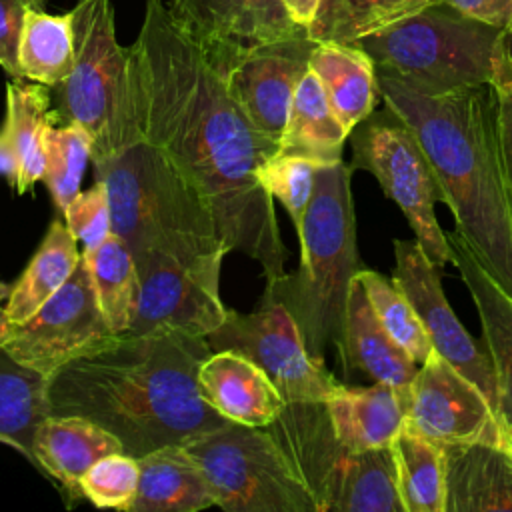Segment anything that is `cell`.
I'll return each instance as SVG.
<instances>
[{"instance_id":"f35d334b","label":"cell","mask_w":512,"mask_h":512,"mask_svg":"<svg viewBox=\"0 0 512 512\" xmlns=\"http://www.w3.org/2000/svg\"><path fill=\"white\" fill-rule=\"evenodd\" d=\"M492 104L500 162L512 192V80L492 84Z\"/></svg>"},{"instance_id":"52a82bcc","label":"cell","mask_w":512,"mask_h":512,"mask_svg":"<svg viewBox=\"0 0 512 512\" xmlns=\"http://www.w3.org/2000/svg\"><path fill=\"white\" fill-rule=\"evenodd\" d=\"M228 512H318L316 500L268 426L226 422L182 442Z\"/></svg>"},{"instance_id":"ee69618b","label":"cell","mask_w":512,"mask_h":512,"mask_svg":"<svg viewBox=\"0 0 512 512\" xmlns=\"http://www.w3.org/2000/svg\"><path fill=\"white\" fill-rule=\"evenodd\" d=\"M8 330H10V322H8L6 314H4V306L0 304V346H4V340H6V336H8Z\"/></svg>"},{"instance_id":"d4e9b609","label":"cell","mask_w":512,"mask_h":512,"mask_svg":"<svg viewBox=\"0 0 512 512\" xmlns=\"http://www.w3.org/2000/svg\"><path fill=\"white\" fill-rule=\"evenodd\" d=\"M348 136L350 132L336 118L320 80L308 68L294 92L278 152L298 154L320 166L336 164L342 160Z\"/></svg>"},{"instance_id":"9c48e42d","label":"cell","mask_w":512,"mask_h":512,"mask_svg":"<svg viewBox=\"0 0 512 512\" xmlns=\"http://www.w3.org/2000/svg\"><path fill=\"white\" fill-rule=\"evenodd\" d=\"M224 254H194L154 246L134 264L140 280L138 310L124 334L172 328L206 338L226 318L220 298Z\"/></svg>"},{"instance_id":"f6af8a7d","label":"cell","mask_w":512,"mask_h":512,"mask_svg":"<svg viewBox=\"0 0 512 512\" xmlns=\"http://www.w3.org/2000/svg\"><path fill=\"white\" fill-rule=\"evenodd\" d=\"M502 446L512 454V426L502 428Z\"/></svg>"},{"instance_id":"8fae6325","label":"cell","mask_w":512,"mask_h":512,"mask_svg":"<svg viewBox=\"0 0 512 512\" xmlns=\"http://www.w3.org/2000/svg\"><path fill=\"white\" fill-rule=\"evenodd\" d=\"M206 340L212 352L232 350L260 366L286 404L326 402L342 386L308 354L294 318L276 300L262 298L250 314L228 310Z\"/></svg>"},{"instance_id":"484cf974","label":"cell","mask_w":512,"mask_h":512,"mask_svg":"<svg viewBox=\"0 0 512 512\" xmlns=\"http://www.w3.org/2000/svg\"><path fill=\"white\" fill-rule=\"evenodd\" d=\"M80 256L78 238L64 222L54 220L34 258L8 292L4 304L8 322L22 324L28 320L70 278Z\"/></svg>"},{"instance_id":"d590c367","label":"cell","mask_w":512,"mask_h":512,"mask_svg":"<svg viewBox=\"0 0 512 512\" xmlns=\"http://www.w3.org/2000/svg\"><path fill=\"white\" fill-rule=\"evenodd\" d=\"M140 464L136 456L114 452L96 460L80 480L82 496L98 508L130 512L138 494Z\"/></svg>"},{"instance_id":"bcb514c9","label":"cell","mask_w":512,"mask_h":512,"mask_svg":"<svg viewBox=\"0 0 512 512\" xmlns=\"http://www.w3.org/2000/svg\"><path fill=\"white\" fill-rule=\"evenodd\" d=\"M8 292H10V290L6 288V284H2V282H0V304H2V300H4V298H8Z\"/></svg>"},{"instance_id":"7c38bea8","label":"cell","mask_w":512,"mask_h":512,"mask_svg":"<svg viewBox=\"0 0 512 512\" xmlns=\"http://www.w3.org/2000/svg\"><path fill=\"white\" fill-rule=\"evenodd\" d=\"M404 428L440 446L470 442L502 446L504 424L488 396L432 350L406 390Z\"/></svg>"},{"instance_id":"83f0119b","label":"cell","mask_w":512,"mask_h":512,"mask_svg":"<svg viewBox=\"0 0 512 512\" xmlns=\"http://www.w3.org/2000/svg\"><path fill=\"white\" fill-rule=\"evenodd\" d=\"M74 64L72 10L66 14H48L42 8H30L18 44V66L22 80H32L48 88L62 84Z\"/></svg>"},{"instance_id":"277c9868","label":"cell","mask_w":512,"mask_h":512,"mask_svg":"<svg viewBox=\"0 0 512 512\" xmlns=\"http://www.w3.org/2000/svg\"><path fill=\"white\" fill-rule=\"evenodd\" d=\"M352 168L342 160L320 166L298 232L296 272L266 280L264 298L280 302L294 318L308 354L324 364L328 346L340 354L350 288L364 268L356 244L350 190Z\"/></svg>"},{"instance_id":"cb8c5ba5","label":"cell","mask_w":512,"mask_h":512,"mask_svg":"<svg viewBox=\"0 0 512 512\" xmlns=\"http://www.w3.org/2000/svg\"><path fill=\"white\" fill-rule=\"evenodd\" d=\"M58 112L50 110L48 86L38 82H22L18 78L6 82V120L0 130L16 160V194H26L44 178L46 152L44 136Z\"/></svg>"},{"instance_id":"7a4b0ae2","label":"cell","mask_w":512,"mask_h":512,"mask_svg":"<svg viewBox=\"0 0 512 512\" xmlns=\"http://www.w3.org/2000/svg\"><path fill=\"white\" fill-rule=\"evenodd\" d=\"M210 352L206 338L172 328L120 334L110 348L50 378V414L94 420L136 458L180 444L230 422L198 388V368Z\"/></svg>"},{"instance_id":"74e56055","label":"cell","mask_w":512,"mask_h":512,"mask_svg":"<svg viewBox=\"0 0 512 512\" xmlns=\"http://www.w3.org/2000/svg\"><path fill=\"white\" fill-rule=\"evenodd\" d=\"M44 0H0V66L22 80L18 66V44L24 16L30 8H42Z\"/></svg>"},{"instance_id":"ba28073f","label":"cell","mask_w":512,"mask_h":512,"mask_svg":"<svg viewBox=\"0 0 512 512\" xmlns=\"http://www.w3.org/2000/svg\"><path fill=\"white\" fill-rule=\"evenodd\" d=\"M388 110V108H386ZM352 170L370 172L384 194L406 216L416 242L436 266L452 262L446 232L436 220L434 206L442 192L432 166L412 130L390 110L370 114L352 132Z\"/></svg>"},{"instance_id":"ab89813d","label":"cell","mask_w":512,"mask_h":512,"mask_svg":"<svg viewBox=\"0 0 512 512\" xmlns=\"http://www.w3.org/2000/svg\"><path fill=\"white\" fill-rule=\"evenodd\" d=\"M438 4H446L456 12L480 20L484 24L496 28H508L512 22V0H436Z\"/></svg>"},{"instance_id":"44dd1931","label":"cell","mask_w":512,"mask_h":512,"mask_svg":"<svg viewBox=\"0 0 512 512\" xmlns=\"http://www.w3.org/2000/svg\"><path fill=\"white\" fill-rule=\"evenodd\" d=\"M324 406L336 440L348 450L388 448L404 428L406 394L386 384H342Z\"/></svg>"},{"instance_id":"7402d4cb","label":"cell","mask_w":512,"mask_h":512,"mask_svg":"<svg viewBox=\"0 0 512 512\" xmlns=\"http://www.w3.org/2000/svg\"><path fill=\"white\" fill-rule=\"evenodd\" d=\"M140 484L130 512H200L216 506L198 462L180 444L138 458Z\"/></svg>"},{"instance_id":"836d02e7","label":"cell","mask_w":512,"mask_h":512,"mask_svg":"<svg viewBox=\"0 0 512 512\" xmlns=\"http://www.w3.org/2000/svg\"><path fill=\"white\" fill-rule=\"evenodd\" d=\"M52 120L44 136V182L54 204L64 212L72 198L80 192V182L88 160H92V140L78 124H58Z\"/></svg>"},{"instance_id":"4dcf8cb0","label":"cell","mask_w":512,"mask_h":512,"mask_svg":"<svg viewBox=\"0 0 512 512\" xmlns=\"http://www.w3.org/2000/svg\"><path fill=\"white\" fill-rule=\"evenodd\" d=\"M88 260L96 298L104 318L116 334H124L138 310L140 280L136 264L126 242L110 232L96 250H82Z\"/></svg>"},{"instance_id":"9a60e30c","label":"cell","mask_w":512,"mask_h":512,"mask_svg":"<svg viewBox=\"0 0 512 512\" xmlns=\"http://www.w3.org/2000/svg\"><path fill=\"white\" fill-rule=\"evenodd\" d=\"M174 22L204 48L236 58L244 50L308 36L282 0H170Z\"/></svg>"},{"instance_id":"3957f363","label":"cell","mask_w":512,"mask_h":512,"mask_svg":"<svg viewBox=\"0 0 512 512\" xmlns=\"http://www.w3.org/2000/svg\"><path fill=\"white\" fill-rule=\"evenodd\" d=\"M378 92L422 146L456 232L512 294V192L506 182L492 86L426 90L380 74Z\"/></svg>"},{"instance_id":"2e32d148","label":"cell","mask_w":512,"mask_h":512,"mask_svg":"<svg viewBox=\"0 0 512 512\" xmlns=\"http://www.w3.org/2000/svg\"><path fill=\"white\" fill-rule=\"evenodd\" d=\"M446 236L452 264L458 268L482 322V340L496 378L498 418L504 426H512V294L484 268L456 230Z\"/></svg>"},{"instance_id":"4fadbf2b","label":"cell","mask_w":512,"mask_h":512,"mask_svg":"<svg viewBox=\"0 0 512 512\" xmlns=\"http://www.w3.org/2000/svg\"><path fill=\"white\" fill-rule=\"evenodd\" d=\"M394 258L396 266L392 280L414 306L434 352L468 376L488 396L498 412V392L492 362L486 350H482L460 324L452 306L448 304L440 282L442 268L426 256L416 240H394Z\"/></svg>"},{"instance_id":"8d00e7d4","label":"cell","mask_w":512,"mask_h":512,"mask_svg":"<svg viewBox=\"0 0 512 512\" xmlns=\"http://www.w3.org/2000/svg\"><path fill=\"white\" fill-rule=\"evenodd\" d=\"M66 226L84 244V250H96L112 232V212L108 188L102 180L78 192L64 210Z\"/></svg>"},{"instance_id":"1f68e13d","label":"cell","mask_w":512,"mask_h":512,"mask_svg":"<svg viewBox=\"0 0 512 512\" xmlns=\"http://www.w3.org/2000/svg\"><path fill=\"white\" fill-rule=\"evenodd\" d=\"M434 2L436 0H322L306 34L312 42L352 44Z\"/></svg>"},{"instance_id":"f546056e","label":"cell","mask_w":512,"mask_h":512,"mask_svg":"<svg viewBox=\"0 0 512 512\" xmlns=\"http://www.w3.org/2000/svg\"><path fill=\"white\" fill-rule=\"evenodd\" d=\"M404 512H444V450L406 428L390 444Z\"/></svg>"},{"instance_id":"60d3db41","label":"cell","mask_w":512,"mask_h":512,"mask_svg":"<svg viewBox=\"0 0 512 512\" xmlns=\"http://www.w3.org/2000/svg\"><path fill=\"white\" fill-rule=\"evenodd\" d=\"M320 2L322 0H282L288 16L304 30H308L310 24L314 22Z\"/></svg>"},{"instance_id":"30bf717a","label":"cell","mask_w":512,"mask_h":512,"mask_svg":"<svg viewBox=\"0 0 512 512\" xmlns=\"http://www.w3.org/2000/svg\"><path fill=\"white\" fill-rule=\"evenodd\" d=\"M118 338L98 304L88 260L80 256L70 278L28 320L10 324L2 348L22 366L52 378L70 362L110 348Z\"/></svg>"},{"instance_id":"5bb4252c","label":"cell","mask_w":512,"mask_h":512,"mask_svg":"<svg viewBox=\"0 0 512 512\" xmlns=\"http://www.w3.org/2000/svg\"><path fill=\"white\" fill-rule=\"evenodd\" d=\"M314 42L304 38L262 44L238 54L228 68V88L250 122L280 142L298 82L308 70Z\"/></svg>"},{"instance_id":"ffe728a7","label":"cell","mask_w":512,"mask_h":512,"mask_svg":"<svg viewBox=\"0 0 512 512\" xmlns=\"http://www.w3.org/2000/svg\"><path fill=\"white\" fill-rule=\"evenodd\" d=\"M340 358L346 372L356 368L374 382L392 386L402 394H406L420 366L384 330L358 278L354 280L348 294Z\"/></svg>"},{"instance_id":"8992f818","label":"cell","mask_w":512,"mask_h":512,"mask_svg":"<svg viewBox=\"0 0 512 512\" xmlns=\"http://www.w3.org/2000/svg\"><path fill=\"white\" fill-rule=\"evenodd\" d=\"M72 30L74 64L56 86L58 116L86 130L98 170L142 138L130 92L128 48L116 40L110 0H78Z\"/></svg>"},{"instance_id":"b9f144b4","label":"cell","mask_w":512,"mask_h":512,"mask_svg":"<svg viewBox=\"0 0 512 512\" xmlns=\"http://www.w3.org/2000/svg\"><path fill=\"white\" fill-rule=\"evenodd\" d=\"M16 172H18V168H16L14 154L10 152V148H8V144H6V140H4V138H2V134H0V174H4V176L14 184V180H16Z\"/></svg>"},{"instance_id":"4316f807","label":"cell","mask_w":512,"mask_h":512,"mask_svg":"<svg viewBox=\"0 0 512 512\" xmlns=\"http://www.w3.org/2000/svg\"><path fill=\"white\" fill-rule=\"evenodd\" d=\"M48 386V376L22 366L0 346V442L32 464L34 432L50 416Z\"/></svg>"},{"instance_id":"ac0fdd59","label":"cell","mask_w":512,"mask_h":512,"mask_svg":"<svg viewBox=\"0 0 512 512\" xmlns=\"http://www.w3.org/2000/svg\"><path fill=\"white\" fill-rule=\"evenodd\" d=\"M114 452H124L122 442L94 420L76 414L46 416L32 440L34 466L58 480L74 500L84 498L80 480L88 468Z\"/></svg>"},{"instance_id":"e575fe53","label":"cell","mask_w":512,"mask_h":512,"mask_svg":"<svg viewBox=\"0 0 512 512\" xmlns=\"http://www.w3.org/2000/svg\"><path fill=\"white\" fill-rule=\"evenodd\" d=\"M320 164L298 156L276 152L258 168V180L272 198L286 208L294 228L298 230L314 192V180Z\"/></svg>"},{"instance_id":"5b68a950","label":"cell","mask_w":512,"mask_h":512,"mask_svg":"<svg viewBox=\"0 0 512 512\" xmlns=\"http://www.w3.org/2000/svg\"><path fill=\"white\" fill-rule=\"evenodd\" d=\"M504 32L434 2L352 44L380 74L426 90H454L512 80Z\"/></svg>"},{"instance_id":"e0dca14e","label":"cell","mask_w":512,"mask_h":512,"mask_svg":"<svg viewBox=\"0 0 512 512\" xmlns=\"http://www.w3.org/2000/svg\"><path fill=\"white\" fill-rule=\"evenodd\" d=\"M198 388L214 410L238 424L268 426L286 406L268 374L232 350H216L204 358Z\"/></svg>"},{"instance_id":"6da1fadb","label":"cell","mask_w":512,"mask_h":512,"mask_svg":"<svg viewBox=\"0 0 512 512\" xmlns=\"http://www.w3.org/2000/svg\"><path fill=\"white\" fill-rule=\"evenodd\" d=\"M144 4L128 70L166 248L224 256L238 250L274 280L286 274L288 250L258 168L278 142L232 96V58L196 42L164 0Z\"/></svg>"},{"instance_id":"603a6c76","label":"cell","mask_w":512,"mask_h":512,"mask_svg":"<svg viewBox=\"0 0 512 512\" xmlns=\"http://www.w3.org/2000/svg\"><path fill=\"white\" fill-rule=\"evenodd\" d=\"M308 68L348 132L372 114L380 96L378 78L372 58L362 48L346 42H314Z\"/></svg>"},{"instance_id":"7bdbcfd3","label":"cell","mask_w":512,"mask_h":512,"mask_svg":"<svg viewBox=\"0 0 512 512\" xmlns=\"http://www.w3.org/2000/svg\"><path fill=\"white\" fill-rule=\"evenodd\" d=\"M504 50H506V60H508L510 78H512V22L508 24V28L504 32Z\"/></svg>"},{"instance_id":"d6a6232c","label":"cell","mask_w":512,"mask_h":512,"mask_svg":"<svg viewBox=\"0 0 512 512\" xmlns=\"http://www.w3.org/2000/svg\"><path fill=\"white\" fill-rule=\"evenodd\" d=\"M356 278L384 330L414 358V362L422 364L434 348L408 296L394 284V280L384 278L376 270L362 268Z\"/></svg>"},{"instance_id":"d6986e66","label":"cell","mask_w":512,"mask_h":512,"mask_svg":"<svg viewBox=\"0 0 512 512\" xmlns=\"http://www.w3.org/2000/svg\"><path fill=\"white\" fill-rule=\"evenodd\" d=\"M444 512H512V454L498 444H448Z\"/></svg>"},{"instance_id":"f1b7e54d","label":"cell","mask_w":512,"mask_h":512,"mask_svg":"<svg viewBox=\"0 0 512 512\" xmlns=\"http://www.w3.org/2000/svg\"><path fill=\"white\" fill-rule=\"evenodd\" d=\"M350 454L326 512H404L390 446Z\"/></svg>"}]
</instances>
